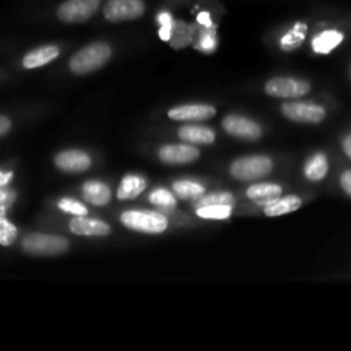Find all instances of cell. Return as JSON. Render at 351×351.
<instances>
[{
	"label": "cell",
	"mask_w": 351,
	"mask_h": 351,
	"mask_svg": "<svg viewBox=\"0 0 351 351\" xmlns=\"http://www.w3.org/2000/svg\"><path fill=\"white\" fill-rule=\"evenodd\" d=\"M112 57V47L103 41L86 45L79 51H75L69 60V69L77 75L91 74V72L101 69Z\"/></svg>",
	"instance_id": "obj_1"
},
{
	"label": "cell",
	"mask_w": 351,
	"mask_h": 351,
	"mask_svg": "<svg viewBox=\"0 0 351 351\" xmlns=\"http://www.w3.org/2000/svg\"><path fill=\"white\" fill-rule=\"evenodd\" d=\"M120 223L134 232L160 235L168 228L167 216L154 211H125L120 215Z\"/></svg>",
	"instance_id": "obj_2"
},
{
	"label": "cell",
	"mask_w": 351,
	"mask_h": 351,
	"mask_svg": "<svg viewBox=\"0 0 351 351\" xmlns=\"http://www.w3.org/2000/svg\"><path fill=\"white\" fill-rule=\"evenodd\" d=\"M21 247L29 256L53 257L62 256L69 250V242L64 237L45 235V233H29L23 239Z\"/></svg>",
	"instance_id": "obj_3"
},
{
	"label": "cell",
	"mask_w": 351,
	"mask_h": 351,
	"mask_svg": "<svg viewBox=\"0 0 351 351\" xmlns=\"http://www.w3.org/2000/svg\"><path fill=\"white\" fill-rule=\"evenodd\" d=\"M271 171H273V161H271V158L263 156V154L239 158V160L230 165V173L240 182L259 180V178L267 177Z\"/></svg>",
	"instance_id": "obj_4"
},
{
	"label": "cell",
	"mask_w": 351,
	"mask_h": 351,
	"mask_svg": "<svg viewBox=\"0 0 351 351\" xmlns=\"http://www.w3.org/2000/svg\"><path fill=\"white\" fill-rule=\"evenodd\" d=\"M144 12H146L144 0H106L103 5V16L110 23L136 21L143 17Z\"/></svg>",
	"instance_id": "obj_5"
},
{
	"label": "cell",
	"mask_w": 351,
	"mask_h": 351,
	"mask_svg": "<svg viewBox=\"0 0 351 351\" xmlns=\"http://www.w3.org/2000/svg\"><path fill=\"white\" fill-rule=\"evenodd\" d=\"M99 5L101 0H65L58 5L57 17L67 24L86 23L95 16Z\"/></svg>",
	"instance_id": "obj_6"
},
{
	"label": "cell",
	"mask_w": 351,
	"mask_h": 351,
	"mask_svg": "<svg viewBox=\"0 0 351 351\" xmlns=\"http://www.w3.org/2000/svg\"><path fill=\"white\" fill-rule=\"evenodd\" d=\"M264 91L273 98L283 99H295L311 93V84L304 79L295 77H273L266 82Z\"/></svg>",
	"instance_id": "obj_7"
},
{
	"label": "cell",
	"mask_w": 351,
	"mask_h": 351,
	"mask_svg": "<svg viewBox=\"0 0 351 351\" xmlns=\"http://www.w3.org/2000/svg\"><path fill=\"white\" fill-rule=\"evenodd\" d=\"M281 113L291 122L321 123L326 119V110L317 103L290 101L281 106Z\"/></svg>",
	"instance_id": "obj_8"
},
{
	"label": "cell",
	"mask_w": 351,
	"mask_h": 351,
	"mask_svg": "<svg viewBox=\"0 0 351 351\" xmlns=\"http://www.w3.org/2000/svg\"><path fill=\"white\" fill-rule=\"evenodd\" d=\"M223 129L233 137H239L243 141H257L263 137V129L259 123L247 117L240 115H228L223 119Z\"/></svg>",
	"instance_id": "obj_9"
},
{
	"label": "cell",
	"mask_w": 351,
	"mask_h": 351,
	"mask_svg": "<svg viewBox=\"0 0 351 351\" xmlns=\"http://www.w3.org/2000/svg\"><path fill=\"white\" fill-rule=\"evenodd\" d=\"M55 167L65 173H82L91 168V158L84 151L67 149L55 156Z\"/></svg>",
	"instance_id": "obj_10"
},
{
	"label": "cell",
	"mask_w": 351,
	"mask_h": 351,
	"mask_svg": "<svg viewBox=\"0 0 351 351\" xmlns=\"http://www.w3.org/2000/svg\"><path fill=\"white\" fill-rule=\"evenodd\" d=\"M158 156L167 165H189L197 160L199 149L191 144H167L161 147Z\"/></svg>",
	"instance_id": "obj_11"
},
{
	"label": "cell",
	"mask_w": 351,
	"mask_h": 351,
	"mask_svg": "<svg viewBox=\"0 0 351 351\" xmlns=\"http://www.w3.org/2000/svg\"><path fill=\"white\" fill-rule=\"evenodd\" d=\"M216 115V108L211 105H182L168 112V119L180 122H204Z\"/></svg>",
	"instance_id": "obj_12"
},
{
	"label": "cell",
	"mask_w": 351,
	"mask_h": 351,
	"mask_svg": "<svg viewBox=\"0 0 351 351\" xmlns=\"http://www.w3.org/2000/svg\"><path fill=\"white\" fill-rule=\"evenodd\" d=\"M69 228L72 233L82 237H106L112 233L110 225H106L105 221H99V219L88 218V216H75L69 223Z\"/></svg>",
	"instance_id": "obj_13"
},
{
	"label": "cell",
	"mask_w": 351,
	"mask_h": 351,
	"mask_svg": "<svg viewBox=\"0 0 351 351\" xmlns=\"http://www.w3.org/2000/svg\"><path fill=\"white\" fill-rule=\"evenodd\" d=\"M60 55V48L55 45H45V47L34 48V50L27 51L23 58V67L24 69H38L43 65L50 64L55 58Z\"/></svg>",
	"instance_id": "obj_14"
},
{
	"label": "cell",
	"mask_w": 351,
	"mask_h": 351,
	"mask_svg": "<svg viewBox=\"0 0 351 351\" xmlns=\"http://www.w3.org/2000/svg\"><path fill=\"white\" fill-rule=\"evenodd\" d=\"M281 194H283V189L278 184H254L247 189V197L261 206H267L269 202L276 201L278 197H281Z\"/></svg>",
	"instance_id": "obj_15"
},
{
	"label": "cell",
	"mask_w": 351,
	"mask_h": 351,
	"mask_svg": "<svg viewBox=\"0 0 351 351\" xmlns=\"http://www.w3.org/2000/svg\"><path fill=\"white\" fill-rule=\"evenodd\" d=\"M82 197L93 206H106L112 201V192L103 182L89 180L82 185Z\"/></svg>",
	"instance_id": "obj_16"
},
{
	"label": "cell",
	"mask_w": 351,
	"mask_h": 351,
	"mask_svg": "<svg viewBox=\"0 0 351 351\" xmlns=\"http://www.w3.org/2000/svg\"><path fill=\"white\" fill-rule=\"evenodd\" d=\"M178 137L189 144H213L216 141L215 130L204 125H184L178 129Z\"/></svg>",
	"instance_id": "obj_17"
},
{
	"label": "cell",
	"mask_w": 351,
	"mask_h": 351,
	"mask_svg": "<svg viewBox=\"0 0 351 351\" xmlns=\"http://www.w3.org/2000/svg\"><path fill=\"white\" fill-rule=\"evenodd\" d=\"M345 40V34L341 31H336V29H328V31H322L319 33L317 36L314 38L312 41V48H314L315 53H331L336 47H338L341 41Z\"/></svg>",
	"instance_id": "obj_18"
},
{
	"label": "cell",
	"mask_w": 351,
	"mask_h": 351,
	"mask_svg": "<svg viewBox=\"0 0 351 351\" xmlns=\"http://www.w3.org/2000/svg\"><path fill=\"white\" fill-rule=\"evenodd\" d=\"M144 189H146V180L143 177H139V175H125L119 185L117 197L120 201H129V199H134L139 194H143Z\"/></svg>",
	"instance_id": "obj_19"
},
{
	"label": "cell",
	"mask_w": 351,
	"mask_h": 351,
	"mask_svg": "<svg viewBox=\"0 0 351 351\" xmlns=\"http://www.w3.org/2000/svg\"><path fill=\"white\" fill-rule=\"evenodd\" d=\"M302 206V199L298 195H287V197H278L276 201L264 206V215L273 218V216H283L288 213L297 211Z\"/></svg>",
	"instance_id": "obj_20"
},
{
	"label": "cell",
	"mask_w": 351,
	"mask_h": 351,
	"mask_svg": "<svg viewBox=\"0 0 351 351\" xmlns=\"http://www.w3.org/2000/svg\"><path fill=\"white\" fill-rule=\"evenodd\" d=\"M192 34H194V27L191 24L184 23V21H173L170 31V45L175 50H182V48L189 47L192 43Z\"/></svg>",
	"instance_id": "obj_21"
},
{
	"label": "cell",
	"mask_w": 351,
	"mask_h": 351,
	"mask_svg": "<svg viewBox=\"0 0 351 351\" xmlns=\"http://www.w3.org/2000/svg\"><path fill=\"white\" fill-rule=\"evenodd\" d=\"M328 171H329V163L324 153H317L314 154V156H311L304 167L305 177H307V180L311 182H321L322 178H326Z\"/></svg>",
	"instance_id": "obj_22"
},
{
	"label": "cell",
	"mask_w": 351,
	"mask_h": 351,
	"mask_svg": "<svg viewBox=\"0 0 351 351\" xmlns=\"http://www.w3.org/2000/svg\"><path fill=\"white\" fill-rule=\"evenodd\" d=\"M308 26L305 23H295L293 27L290 31L285 33V36L281 38V50L285 51H293L297 48H300L304 45L305 36H307Z\"/></svg>",
	"instance_id": "obj_23"
},
{
	"label": "cell",
	"mask_w": 351,
	"mask_h": 351,
	"mask_svg": "<svg viewBox=\"0 0 351 351\" xmlns=\"http://www.w3.org/2000/svg\"><path fill=\"white\" fill-rule=\"evenodd\" d=\"M173 191L180 199H199L201 195H204L206 187L197 182L178 180L173 184Z\"/></svg>",
	"instance_id": "obj_24"
},
{
	"label": "cell",
	"mask_w": 351,
	"mask_h": 351,
	"mask_svg": "<svg viewBox=\"0 0 351 351\" xmlns=\"http://www.w3.org/2000/svg\"><path fill=\"white\" fill-rule=\"evenodd\" d=\"M233 204H211L197 208V216L204 219H226L232 216Z\"/></svg>",
	"instance_id": "obj_25"
},
{
	"label": "cell",
	"mask_w": 351,
	"mask_h": 351,
	"mask_svg": "<svg viewBox=\"0 0 351 351\" xmlns=\"http://www.w3.org/2000/svg\"><path fill=\"white\" fill-rule=\"evenodd\" d=\"M195 47L199 51H213L216 48V29L213 24L202 27L201 24V33H199V41H195Z\"/></svg>",
	"instance_id": "obj_26"
},
{
	"label": "cell",
	"mask_w": 351,
	"mask_h": 351,
	"mask_svg": "<svg viewBox=\"0 0 351 351\" xmlns=\"http://www.w3.org/2000/svg\"><path fill=\"white\" fill-rule=\"evenodd\" d=\"M233 195L230 192H215V194L209 195H201L197 202V208L202 206H211V204H233Z\"/></svg>",
	"instance_id": "obj_27"
},
{
	"label": "cell",
	"mask_w": 351,
	"mask_h": 351,
	"mask_svg": "<svg viewBox=\"0 0 351 351\" xmlns=\"http://www.w3.org/2000/svg\"><path fill=\"white\" fill-rule=\"evenodd\" d=\"M149 201L153 202V204L160 206V208H175V204H177V201H175V197L171 195V192H168L167 189H156V191L151 192L149 195Z\"/></svg>",
	"instance_id": "obj_28"
},
{
	"label": "cell",
	"mask_w": 351,
	"mask_h": 351,
	"mask_svg": "<svg viewBox=\"0 0 351 351\" xmlns=\"http://www.w3.org/2000/svg\"><path fill=\"white\" fill-rule=\"evenodd\" d=\"M58 208H60L62 211L69 213V215H74V216L88 215V208H86L82 202L75 201V199H71V197L60 199V201H58Z\"/></svg>",
	"instance_id": "obj_29"
},
{
	"label": "cell",
	"mask_w": 351,
	"mask_h": 351,
	"mask_svg": "<svg viewBox=\"0 0 351 351\" xmlns=\"http://www.w3.org/2000/svg\"><path fill=\"white\" fill-rule=\"evenodd\" d=\"M17 228L7 218H0V245H10L16 240Z\"/></svg>",
	"instance_id": "obj_30"
},
{
	"label": "cell",
	"mask_w": 351,
	"mask_h": 351,
	"mask_svg": "<svg viewBox=\"0 0 351 351\" xmlns=\"http://www.w3.org/2000/svg\"><path fill=\"white\" fill-rule=\"evenodd\" d=\"M14 199H16V192L9 191L5 187L0 189V218H5L7 211L14 204Z\"/></svg>",
	"instance_id": "obj_31"
},
{
	"label": "cell",
	"mask_w": 351,
	"mask_h": 351,
	"mask_svg": "<svg viewBox=\"0 0 351 351\" xmlns=\"http://www.w3.org/2000/svg\"><path fill=\"white\" fill-rule=\"evenodd\" d=\"M171 24H173V19H171V16L168 12H163L160 14V36L161 40H170V31H171Z\"/></svg>",
	"instance_id": "obj_32"
},
{
	"label": "cell",
	"mask_w": 351,
	"mask_h": 351,
	"mask_svg": "<svg viewBox=\"0 0 351 351\" xmlns=\"http://www.w3.org/2000/svg\"><path fill=\"white\" fill-rule=\"evenodd\" d=\"M339 184H341L343 191H345L346 194L351 197V170H346L345 173L341 175V178H339Z\"/></svg>",
	"instance_id": "obj_33"
},
{
	"label": "cell",
	"mask_w": 351,
	"mask_h": 351,
	"mask_svg": "<svg viewBox=\"0 0 351 351\" xmlns=\"http://www.w3.org/2000/svg\"><path fill=\"white\" fill-rule=\"evenodd\" d=\"M10 129H12V122H10L7 117L0 115V137H3L5 134H9Z\"/></svg>",
	"instance_id": "obj_34"
},
{
	"label": "cell",
	"mask_w": 351,
	"mask_h": 351,
	"mask_svg": "<svg viewBox=\"0 0 351 351\" xmlns=\"http://www.w3.org/2000/svg\"><path fill=\"white\" fill-rule=\"evenodd\" d=\"M12 171H3L0 170V189L7 187V185L10 184V180H12Z\"/></svg>",
	"instance_id": "obj_35"
},
{
	"label": "cell",
	"mask_w": 351,
	"mask_h": 351,
	"mask_svg": "<svg viewBox=\"0 0 351 351\" xmlns=\"http://www.w3.org/2000/svg\"><path fill=\"white\" fill-rule=\"evenodd\" d=\"M343 151H345L346 156L351 160V134H348V136L343 139Z\"/></svg>",
	"instance_id": "obj_36"
},
{
	"label": "cell",
	"mask_w": 351,
	"mask_h": 351,
	"mask_svg": "<svg viewBox=\"0 0 351 351\" xmlns=\"http://www.w3.org/2000/svg\"><path fill=\"white\" fill-rule=\"evenodd\" d=\"M350 75H351V67H350Z\"/></svg>",
	"instance_id": "obj_37"
}]
</instances>
